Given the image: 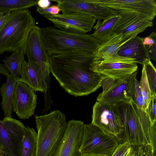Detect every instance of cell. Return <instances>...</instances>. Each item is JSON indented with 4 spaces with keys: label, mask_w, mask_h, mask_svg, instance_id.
<instances>
[{
    "label": "cell",
    "mask_w": 156,
    "mask_h": 156,
    "mask_svg": "<svg viewBox=\"0 0 156 156\" xmlns=\"http://www.w3.org/2000/svg\"><path fill=\"white\" fill-rule=\"evenodd\" d=\"M122 39L121 34L113 35L100 44L96 52L94 53V58L106 62H136L134 60L122 58L118 55L119 47L125 42Z\"/></svg>",
    "instance_id": "e0dca14e"
},
{
    "label": "cell",
    "mask_w": 156,
    "mask_h": 156,
    "mask_svg": "<svg viewBox=\"0 0 156 156\" xmlns=\"http://www.w3.org/2000/svg\"><path fill=\"white\" fill-rule=\"evenodd\" d=\"M143 43L146 46H151L156 43V34L152 32L148 36L143 38Z\"/></svg>",
    "instance_id": "836d02e7"
},
{
    "label": "cell",
    "mask_w": 156,
    "mask_h": 156,
    "mask_svg": "<svg viewBox=\"0 0 156 156\" xmlns=\"http://www.w3.org/2000/svg\"><path fill=\"white\" fill-rule=\"evenodd\" d=\"M132 147L126 142L120 144L111 156H129L130 154Z\"/></svg>",
    "instance_id": "4dcf8cb0"
},
{
    "label": "cell",
    "mask_w": 156,
    "mask_h": 156,
    "mask_svg": "<svg viewBox=\"0 0 156 156\" xmlns=\"http://www.w3.org/2000/svg\"><path fill=\"white\" fill-rule=\"evenodd\" d=\"M131 154V153H130ZM130 154L129 156H130Z\"/></svg>",
    "instance_id": "7bdbcfd3"
},
{
    "label": "cell",
    "mask_w": 156,
    "mask_h": 156,
    "mask_svg": "<svg viewBox=\"0 0 156 156\" xmlns=\"http://www.w3.org/2000/svg\"><path fill=\"white\" fill-rule=\"evenodd\" d=\"M0 73L7 77L10 74L9 72L4 64L0 63Z\"/></svg>",
    "instance_id": "74e56055"
},
{
    "label": "cell",
    "mask_w": 156,
    "mask_h": 156,
    "mask_svg": "<svg viewBox=\"0 0 156 156\" xmlns=\"http://www.w3.org/2000/svg\"><path fill=\"white\" fill-rule=\"evenodd\" d=\"M139 84L141 91L144 100L147 106H148L152 96L144 68L143 67L140 80Z\"/></svg>",
    "instance_id": "83f0119b"
},
{
    "label": "cell",
    "mask_w": 156,
    "mask_h": 156,
    "mask_svg": "<svg viewBox=\"0 0 156 156\" xmlns=\"http://www.w3.org/2000/svg\"><path fill=\"white\" fill-rule=\"evenodd\" d=\"M37 142V134L35 130L26 127L22 144L21 156H35Z\"/></svg>",
    "instance_id": "603a6c76"
},
{
    "label": "cell",
    "mask_w": 156,
    "mask_h": 156,
    "mask_svg": "<svg viewBox=\"0 0 156 156\" xmlns=\"http://www.w3.org/2000/svg\"><path fill=\"white\" fill-rule=\"evenodd\" d=\"M94 53L75 50L50 56L51 72L66 92L87 96L101 87L104 76L90 69Z\"/></svg>",
    "instance_id": "6da1fadb"
},
{
    "label": "cell",
    "mask_w": 156,
    "mask_h": 156,
    "mask_svg": "<svg viewBox=\"0 0 156 156\" xmlns=\"http://www.w3.org/2000/svg\"><path fill=\"white\" fill-rule=\"evenodd\" d=\"M35 20L28 9L12 11L0 29V55L6 52H24L27 38Z\"/></svg>",
    "instance_id": "3957f363"
},
{
    "label": "cell",
    "mask_w": 156,
    "mask_h": 156,
    "mask_svg": "<svg viewBox=\"0 0 156 156\" xmlns=\"http://www.w3.org/2000/svg\"><path fill=\"white\" fill-rule=\"evenodd\" d=\"M147 137L152 148L153 156H156V122L151 124L147 133Z\"/></svg>",
    "instance_id": "f546056e"
},
{
    "label": "cell",
    "mask_w": 156,
    "mask_h": 156,
    "mask_svg": "<svg viewBox=\"0 0 156 156\" xmlns=\"http://www.w3.org/2000/svg\"><path fill=\"white\" fill-rule=\"evenodd\" d=\"M5 12H4L0 11V19L5 14Z\"/></svg>",
    "instance_id": "60d3db41"
},
{
    "label": "cell",
    "mask_w": 156,
    "mask_h": 156,
    "mask_svg": "<svg viewBox=\"0 0 156 156\" xmlns=\"http://www.w3.org/2000/svg\"><path fill=\"white\" fill-rule=\"evenodd\" d=\"M119 12L121 17L115 27L113 35L118 34L130 24L141 18L146 17L149 18L144 15L135 12L122 11Z\"/></svg>",
    "instance_id": "484cf974"
},
{
    "label": "cell",
    "mask_w": 156,
    "mask_h": 156,
    "mask_svg": "<svg viewBox=\"0 0 156 156\" xmlns=\"http://www.w3.org/2000/svg\"><path fill=\"white\" fill-rule=\"evenodd\" d=\"M132 100L139 108L146 112L147 106L143 98L139 81L136 78L135 80L134 96Z\"/></svg>",
    "instance_id": "f1b7e54d"
},
{
    "label": "cell",
    "mask_w": 156,
    "mask_h": 156,
    "mask_svg": "<svg viewBox=\"0 0 156 156\" xmlns=\"http://www.w3.org/2000/svg\"><path fill=\"white\" fill-rule=\"evenodd\" d=\"M10 12H6L0 19V29L4 25L10 15Z\"/></svg>",
    "instance_id": "f35d334b"
},
{
    "label": "cell",
    "mask_w": 156,
    "mask_h": 156,
    "mask_svg": "<svg viewBox=\"0 0 156 156\" xmlns=\"http://www.w3.org/2000/svg\"><path fill=\"white\" fill-rule=\"evenodd\" d=\"M37 95L28 85L17 81L15 85L12 101V110L21 119H27L34 113Z\"/></svg>",
    "instance_id": "4fadbf2b"
},
{
    "label": "cell",
    "mask_w": 156,
    "mask_h": 156,
    "mask_svg": "<svg viewBox=\"0 0 156 156\" xmlns=\"http://www.w3.org/2000/svg\"><path fill=\"white\" fill-rule=\"evenodd\" d=\"M146 73L151 96L156 97V70L150 59L146 60L143 65Z\"/></svg>",
    "instance_id": "4316f807"
},
{
    "label": "cell",
    "mask_w": 156,
    "mask_h": 156,
    "mask_svg": "<svg viewBox=\"0 0 156 156\" xmlns=\"http://www.w3.org/2000/svg\"><path fill=\"white\" fill-rule=\"evenodd\" d=\"M92 124L115 136L119 140L123 126L116 105L97 101L93 108Z\"/></svg>",
    "instance_id": "30bf717a"
},
{
    "label": "cell",
    "mask_w": 156,
    "mask_h": 156,
    "mask_svg": "<svg viewBox=\"0 0 156 156\" xmlns=\"http://www.w3.org/2000/svg\"><path fill=\"white\" fill-rule=\"evenodd\" d=\"M79 156H108L105 155L93 154H80Z\"/></svg>",
    "instance_id": "ab89813d"
},
{
    "label": "cell",
    "mask_w": 156,
    "mask_h": 156,
    "mask_svg": "<svg viewBox=\"0 0 156 156\" xmlns=\"http://www.w3.org/2000/svg\"><path fill=\"white\" fill-rule=\"evenodd\" d=\"M6 77V82L3 83L0 87L2 100L1 105L5 117H12L14 88L16 82L20 81V78L10 74Z\"/></svg>",
    "instance_id": "ffe728a7"
},
{
    "label": "cell",
    "mask_w": 156,
    "mask_h": 156,
    "mask_svg": "<svg viewBox=\"0 0 156 156\" xmlns=\"http://www.w3.org/2000/svg\"><path fill=\"white\" fill-rule=\"evenodd\" d=\"M34 117L37 131L35 156H51L63 137L67 124L65 115L55 110Z\"/></svg>",
    "instance_id": "277c9868"
},
{
    "label": "cell",
    "mask_w": 156,
    "mask_h": 156,
    "mask_svg": "<svg viewBox=\"0 0 156 156\" xmlns=\"http://www.w3.org/2000/svg\"><path fill=\"white\" fill-rule=\"evenodd\" d=\"M137 74L136 71L119 79L104 76L101 84L103 91L98 94L97 101L113 105L131 101L133 98Z\"/></svg>",
    "instance_id": "52a82bcc"
},
{
    "label": "cell",
    "mask_w": 156,
    "mask_h": 156,
    "mask_svg": "<svg viewBox=\"0 0 156 156\" xmlns=\"http://www.w3.org/2000/svg\"><path fill=\"white\" fill-rule=\"evenodd\" d=\"M153 25V20L146 17H142L134 21L118 34H122V40L125 42Z\"/></svg>",
    "instance_id": "7402d4cb"
},
{
    "label": "cell",
    "mask_w": 156,
    "mask_h": 156,
    "mask_svg": "<svg viewBox=\"0 0 156 156\" xmlns=\"http://www.w3.org/2000/svg\"><path fill=\"white\" fill-rule=\"evenodd\" d=\"M44 16L53 24L54 28L81 34H85L91 31L97 20L87 14L74 12Z\"/></svg>",
    "instance_id": "8fae6325"
},
{
    "label": "cell",
    "mask_w": 156,
    "mask_h": 156,
    "mask_svg": "<svg viewBox=\"0 0 156 156\" xmlns=\"http://www.w3.org/2000/svg\"><path fill=\"white\" fill-rule=\"evenodd\" d=\"M84 125L81 121H69L63 137L51 156H79Z\"/></svg>",
    "instance_id": "7c38bea8"
},
{
    "label": "cell",
    "mask_w": 156,
    "mask_h": 156,
    "mask_svg": "<svg viewBox=\"0 0 156 156\" xmlns=\"http://www.w3.org/2000/svg\"><path fill=\"white\" fill-rule=\"evenodd\" d=\"M121 17L119 12L102 21L98 20L92 35L99 41L100 44L105 42L113 35L115 27Z\"/></svg>",
    "instance_id": "44dd1931"
},
{
    "label": "cell",
    "mask_w": 156,
    "mask_h": 156,
    "mask_svg": "<svg viewBox=\"0 0 156 156\" xmlns=\"http://www.w3.org/2000/svg\"><path fill=\"white\" fill-rule=\"evenodd\" d=\"M37 0H0V11L5 13L28 8L37 5Z\"/></svg>",
    "instance_id": "d4e9b609"
},
{
    "label": "cell",
    "mask_w": 156,
    "mask_h": 156,
    "mask_svg": "<svg viewBox=\"0 0 156 156\" xmlns=\"http://www.w3.org/2000/svg\"><path fill=\"white\" fill-rule=\"evenodd\" d=\"M156 97L152 96L151 99L146 109V112L151 124L156 122Z\"/></svg>",
    "instance_id": "1f68e13d"
},
{
    "label": "cell",
    "mask_w": 156,
    "mask_h": 156,
    "mask_svg": "<svg viewBox=\"0 0 156 156\" xmlns=\"http://www.w3.org/2000/svg\"><path fill=\"white\" fill-rule=\"evenodd\" d=\"M143 156H153L152 148L149 143L144 146Z\"/></svg>",
    "instance_id": "d590c367"
},
{
    "label": "cell",
    "mask_w": 156,
    "mask_h": 156,
    "mask_svg": "<svg viewBox=\"0 0 156 156\" xmlns=\"http://www.w3.org/2000/svg\"><path fill=\"white\" fill-rule=\"evenodd\" d=\"M24 55V52L22 51H14L9 56L6 57L2 60L10 74L21 76L22 65L25 61Z\"/></svg>",
    "instance_id": "cb8c5ba5"
},
{
    "label": "cell",
    "mask_w": 156,
    "mask_h": 156,
    "mask_svg": "<svg viewBox=\"0 0 156 156\" xmlns=\"http://www.w3.org/2000/svg\"><path fill=\"white\" fill-rule=\"evenodd\" d=\"M26 127L20 120L12 117L0 120V151L3 156H21Z\"/></svg>",
    "instance_id": "ba28073f"
},
{
    "label": "cell",
    "mask_w": 156,
    "mask_h": 156,
    "mask_svg": "<svg viewBox=\"0 0 156 156\" xmlns=\"http://www.w3.org/2000/svg\"><path fill=\"white\" fill-rule=\"evenodd\" d=\"M20 81L29 86L34 91L45 93L46 87L40 67L36 62L28 60L22 65Z\"/></svg>",
    "instance_id": "d6986e66"
},
{
    "label": "cell",
    "mask_w": 156,
    "mask_h": 156,
    "mask_svg": "<svg viewBox=\"0 0 156 156\" xmlns=\"http://www.w3.org/2000/svg\"><path fill=\"white\" fill-rule=\"evenodd\" d=\"M39 32L50 56L75 50L94 53L100 45L92 34L66 32L51 26L39 28Z\"/></svg>",
    "instance_id": "7a4b0ae2"
},
{
    "label": "cell",
    "mask_w": 156,
    "mask_h": 156,
    "mask_svg": "<svg viewBox=\"0 0 156 156\" xmlns=\"http://www.w3.org/2000/svg\"><path fill=\"white\" fill-rule=\"evenodd\" d=\"M62 13L74 12L87 14L98 20L106 19L117 13L94 3L92 0H55Z\"/></svg>",
    "instance_id": "9a60e30c"
},
{
    "label": "cell",
    "mask_w": 156,
    "mask_h": 156,
    "mask_svg": "<svg viewBox=\"0 0 156 156\" xmlns=\"http://www.w3.org/2000/svg\"><path fill=\"white\" fill-rule=\"evenodd\" d=\"M130 156H143V146H132Z\"/></svg>",
    "instance_id": "e575fe53"
},
{
    "label": "cell",
    "mask_w": 156,
    "mask_h": 156,
    "mask_svg": "<svg viewBox=\"0 0 156 156\" xmlns=\"http://www.w3.org/2000/svg\"><path fill=\"white\" fill-rule=\"evenodd\" d=\"M143 38L137 35L128 40L119 47L118 55L143 65L146 60L150 59L146 46L143 43Z\"/></svg>",
    "instance_id": "ac0fdd59"
},
{
    "label": "cell",
    "mask_w": 156,
    "mask_h": 156,
    "mask_svg": "<svg viewBox=\"0 0 156 156\" xmlns=\"http://www.w3.org/2000/svg\"><path fill=\"white\" fill-rule=\"evenodd\" d=\"M115 105L123 126V131L120 137L124 142L133 146H144L149 143L147 133L151 123L146 112L133 100Z\"/></svg>",
    "instance_id": "5b68a950"
},
{
    "label": "cell",
    "mask_w": 156,
    "mask_h": 156,
    "mask_svg": "<svg viewBox=\"0 0 156 156\" xmlns=\"http://www.w3.org/2000/svg\"><path fill=\"white\" fill-rule=\"evenodd\" d=\"M119 144L118 139L114 135L92 123L84 124L79 152L80 154L111 156Z\"/></svg>",
    "instance_id": "8992f818"
},
{
    "label": "cell",
    "mask_w": 156,
    "mask_h": 156,
    "mask_svg": "<svg viewBox=\"0 0 156 156\" xmlns=\"http://www.w3.org/2000/svg\"></svg>",
    "instance_id": "ee69618b"
},
{
    "label": "cell",
    "mask_w": 156,
    "mask_h": 156,
    "mask_svg": "<svg viewBox=\"0 0 156 156\" xmlns=\"http://www.w3.org/2000/svg\"><path fill=\"white\" fill-rule=\"evenodd\" d=\"M95 4L112 9L116 13L133 12L144 15L153 20L156 14L154 0H92Z\"/></svg>",
    "instance_id": "5bb4252c"
},
{
    "label": "cell",
    "mask_w": 156,
    "mask_h": 156,
    "mask_svg": "<svg viewBox=\"0 0 156 156\" xmlns=\"http://www.w3.org/2000/svg\"><path fill=\"white\" fill-rule=\"evenodd\" d=\"M1 154H2V153H1V152L0 151V155H1Z\"/></svg>",
    "instance_id": "b9f144b4"
},
{
    "label": "cell",
    "mask_w": 156,
    "mask_h": 156,
    "mask_svg": "<svg viewBox=\"0 0 156 156\" xmlns=\"http://www.w3.org/2000/svg\"><path fill=\"white\" fill-rule=\"evenodd\" d=\"M137 63L106 62L94 58L90 64V69L104 77L119 79L137 71Z\"/></svg>",
    "instance_id": "2e32d148"
},
{
    "label": "cell",
    "mask_w": 156,
    "mask_h": 156,
    "mask_svg": "<svg viewBox=\"0 0 156 156\" xmlns=\"http://www.w3.org/2000/svg\"><path fill=\"white\" fill-rule=\"evenodd\" d=\"M39 28L35 25L30 31L26 42L25 54L27 55L28 60L36 62L40 67L45 86L46 93L49 87L50 82V55L40 35Z\"/></svg>",
    "instance_id": "9c48e42d"
},
{
    "label": "cell",
    "mask_w": 156,
    "mask_h": 156,
    "mask_svg": "<svg viewBox=\"0 0 156 156\" xmlns=\"http://www.w3.org/2000/svg\"><path fill=\"white\" fill-rule=\"evenodd\" d=\"M37 11L40 14L44 16L46 15H57L59 14L61 11L57 5H53L45 9L37 7Z\"/></svg>",
    "instance_id": "d6a6232c"
},
{
    "label": "cell",
    "mask_w": 156,
    "mask_h": 156,
    "mask_svg": "<svg viewBox=\"0 0 156 156\" xmlns=\"http://www.w3.org/2000/svg\"><path fill=\"white\" fill-rule=\"evenodd\" d=\"M51 2L49 0H39L37 5L38 7L42 9H45L50 6Z\"/></svg>",
    "instance_id": "8d00e7d4"
}]
</instances>
